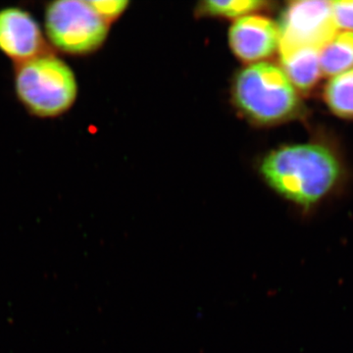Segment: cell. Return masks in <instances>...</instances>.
<instances>
[{"mask_svg":"<svg viewBox=\"0 0 353 353\" xmlns=\"http://www.w3.org/2000/svg\"><path fill=\"white\" fill-rule=\"evenodd\" d=\"M261 172L279 194L308 208L336 185L340 165L324 146L297 145L272 152L265 158Z\"/></svg>","mask_w":353,"mask_h":353,"instance_id":"6da1fadb","label":"cell"},{"mask_svg":"<svg viewBox=\"0 0 353 353\" xmlns=\"http://www.w3.org/2000/svg\"><path fill=\"white\" fill-rule=\"evenodd\" d=\"M14 88L26 110L39 118L63 115L78 97L73 70L50 51L16 64Z\"/></svg>","mask_w":353,"mask_h":353,"instance_id":"7a4b0ae2","label":"cell"},{"mask_svg":"<svg viewBox=\"0 0 353 353\" xmlns=\"http://www.w3.org/2000/svg\"><path fill=\"white\" fill-rule=\"evenodd\" d=\"M234 97L246 115L263 124L292 117L301 106L296 88L284 71L266 62L250 65L239 73Z\"/></svg>","mask_w":353,"mask_h":353,"instance_id":"3957f363","label":"cell"},{"mask_svg":"<svg viewBox=\"0 0 353 353\" xmlns=\"http://www.w3.org/2000/svg\"><path fill=\"white\" fill-rule=\"evenodd\" d=\"M44 31L60 52L85 55L101 48L108 37V23L88 1L57 0L44 8Z\"/></svg>","mask_w":353,"mask_h":353,"instance_id":"277c9868","label":"cell"},{"mask_svg":"<svg viewBox=\"0 0 353 353\" xmlns=\"http://www.w3.org/2000/svg\"><path fill=\"white\" fill-rule=\"evenodd\" d=\"M279 50L313 48L321 50L336 36L332 2L294 1L282 15Z\"/></svg>","mask_w":353,"mask_h":353,"instance_id":"5b68a950","label":"cell"},{"mask_svg":"<svg viewBox=\"0 0 353 353\" xmlns=\"http://www.w3.org/2000/svg\"><path fill=\"white\" fill-rule=\"evenodd\" d=\"M0 51L16 64L48 52L43 32L32 14L20 7L0 10Z\"/></svg>","mask_w":353,"mask_h":353,"instance_id":"8992f818","label":"cell"},{"mask_svg":"<svg viewBox=\"0 0 353 353\" xmlns=\"http://www.w3.org/2000/svg\"><path fill=\"white\" fill-rule=\"evenodd\" d=\"M230 46L246 62L270 57L279 48L280 31L273 21L260 16H243L230 30Z\"/></svg>","mask_w":353,"mask_h":353,"instance_id":"52a82bcc","label":"cell"},{"mask_svg":"<svg viewBox=\"0 0 353 353\" xmlns=\"http://www.w3.org/2000/svg\"><path fill=\"white\" fill-rule=\"evenodd\" d=\"M319 50L297 48L281 51L283 71L294 87L301 92H308L314 87L321 76Z\"/></svg>","mask_w":353,"mask_h":353,"instance_id":"ba28073f","label":"cell"},{"mask_svg":"<svg viewBox=\"0 0 353 353\" xmlns=\"http://www.w3.org/2000/svg\"><path fill=\"white\" fill-rule=\"evenodd\" d=\"M320 69L325 77L340 75L353 67V32L336 34L320 50Z\"/></svg>","mask_w":353,"mask_h":353,"instance_id":"9c48e42d","label":"cell"},{"mask_svg":"<svg viewBox=\"0 0 353 353\" xmlns=\"http://www.w3.org/2000/svg\"><path fill=\"white\" fill-rule=\"evenodd\" d=\"M324 99L336 115L353 118V68L330 81L325 88Z\"/></svg>","mask_w":353,"mask_h":353,"instance_id":"30bf717a","label":"cell"},{"mask_svg":"<svg viewBox=\"0 0 353 353\" xmlns=\"http://www.w3.org/2000/svg\"><path fill=\"white\" fill-rule=\"evenodd\" d=\"M265 6L264 2L256 0H234V1H206L202 9L211 15L225 17H243V15L259 10Z\"/></svg>","mask_w":353,"mask_h":353,"instance_id":"8fae6325","label":"cell"},{"mask_svg":"<svg viewBox=\"0 0 353 353\" xmlns=\"http://www.w3.org/2000/svg\"><path fill=\"white\" fill-rule=\"evenodd\" d=\"M88 2L102 19L108 23L109 21L117 18L128 6V1H125V0H109V1L94 0V1Z\"/></svg>","mask_w":353,"mask_h":353,"instance_id":"7c38bea8","label":"cell"},{"mask_svg":"<svg viewBox=\"0 0 353 353\" xmlns=\"http://www.w3.org/2000/svg\"><path fill=\"white\" fill-rule=\"evenodd\" d=\"M336 28L353 31V1L332 2Z\"/></svg>","mask_w":353,"mask_h":353,"instance_id":"4fadbf2b","label":"cell"}]
</instances>
